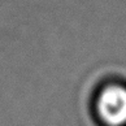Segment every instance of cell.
Returning <instances> with one entry per match:
<instances>
[{"instance_id":"obj_1","label":"cell","mask_w":126,"mask_h":126,"mask_svg":"<svg viewBox=\"0 0 126 126\" xmlns=\"http://www.w3.org/2000/svg\"><path fill=\"white\" fill-rule=\"evenodd\" d=\"M101 118L112 126L126 124V90L112 86L101 92L97 103Z\"/></svg>"}]
</instances>
